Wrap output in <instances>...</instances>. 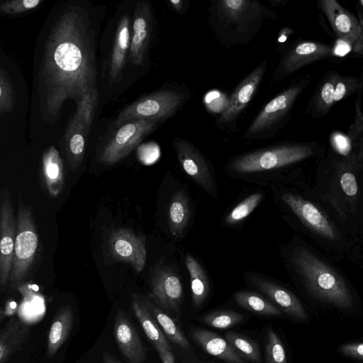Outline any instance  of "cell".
<instances>
[{
	"mask_svg": "<svg viewBox=\"0 0 363 363\" xmlns=\"http://www.w3.org/2000/svg\"><path fill=\"white\" fill-rule=\"evenodd\" d=\"M98 11L85 1L60 2L51 11L35 48L33 72L42 118L55 123L65 101L98 91Z\"/></svg>",
	"mask_w": 363,
	"mask_h": 363,
	"instance_id": "1",
	"label": "cell"
},
{
	"mask_svg": "<svg viewBox=\"0 0 363 363\" xmlns=\"http://www.w3.org/2000/svg\"><path fill=\"white\" fill-rule=\"evenodd\" d=\"M294 262L309 290L320 299L340 308L353 306L344 280L330 266L305 249H298Z\"/></svg>",
	"mask_w": 363,
	"mask_h": 363,
	"instance_id": "2",
	"label": "cell"
},
{
	"mask_svg": "<svg viewBox=\"0 0 363 363\" xmlns=\"http://www.w3.org/2000/svg\"><path fill=\"white\" fill-rule=\"evenodd\" d=\"M16 237L9 281L16 287L28 277L38 247V235L32 210L19 196Z\"/></svg>",
	"mask_w": 363,
	"mask_h": 363,
	"instance_id": "3",
	"label": "cell"
},
{
	"mask_svg": "<svg viewBox=\"0 0 363 363\" xmlns=\"http://www.w3.org/2000/svg\"><path fill=\"white\" fill-rule=\"evenodd\" d=\"M313 154L311 146L303 144L279 145L242 155L230 164V169L240 174H250L283 167Z\"/></svg>",
	"mask_w": 363,
	"mask_h": 363,
	"instance_id": "4",
	"label": "cell"
},
{
	"mask_svg": "<svg viewBox=\"0 0 363 363\" xmlns=\"http://www.w3.org/2000/svg\"><path fill=\"white\" fill-rule=\"evenodd\" d=\"M186 99L182 91L165 89L145 96L123 108L114 122L117 128L138 119H153L160 122L172 116Z\"/></svg>",
	"mask_w": 363,
	"mask_h": 363,
	"instance_id": "5",
	"label": "cell"
},
{
	"mask_svg": "<svg viewBox=\"0 0 363 363\" xmlns=\"http://www.w3.org/2000/svg\"><path fill=\"white\" fill-rule=\"evenodd\" d=\"M98 99V91H96L77 101L76 112L65 129L64 149L72 170H76L83 160Z\"/></svg>",
	"mask_w": 363,
	"mask_h": 363,
	"instance_id": "6",
	"label": "cell"
},
{
	"mask_svg": "<svg viewBox=\"0 0 363 363\" xmlns=\"http://www.w3.org/2000/svg\"><path fill=\"white\" fill-rule=\"evenodd\" d=\"M153 119H138L116 128L99 152V160L113 164L126 157L142 140L160 124Z\"/></svg>",
	"mask_w": 363,
	"mask_h": 363,
	"instance_id": "7",
	"label": "cell"
},
{
	"mask_svg": "<svg viewBox=\"0 0 363 363\" xmlns=\"http://www.w3.org/2000/svg\"><path fill=\"white\" fill-rule=\"evenodd\" d=\"M305 86V82H298L269 101L254 119L245 138L263 139L271 137L286 118L296 99Z\"/></svg>",
	"mask_w": 363,
	"mask_h": 363,
	"instance_id": "8",
	"label": "cell"
},
{
	"mask_svg": "<svg viewBox=\"0 0 363 363\" xmlns=\"http://www.w3.org/2000/svg\"><path fill=\"white\" fill-rule=\"evenodd\" d=\"M16 219L10 193L7 188L1 191L0 199V286L9 281L16 237Z\"/></svg>",
	"mask_w": 363,
	"mask_h": 363,
	"instance_id": "9",
	"label": "cell"
},
{
	"mask_svg": "<svg viewBox=\"0 0 363 363\" xmlns=\"http://www.w3.org/2000/svg\"><path fill=\"white\" fill-rule=\"evenodd\" d=\"M150 298L164 311H177L183 296V287L178 275L169 267L157 264L149 280Z\"/></svg>",
	"mask_w": 363,
	"mask_h": 363,
	"instance_id": "10",
	"label": "cell"
},
{
	"mask_svg": "<svg viewBox=\"0 0 363 363\" xmlns=\"http://www.w3.org/2000/svg\"><path fill=\"white\" fill-rule=\"evenodd\" d=\"M173 145L178 161L185 173L206 192L215 196V180L200 150L191 142L178 137L174 139Z\"/></svg>",
	"mask_w": 363,
	"mask_h": 363,
	"instance_id": "11",
	"label": "cell"
},
{
	"mask_svg": "<svg viewBox=\"0 0 363 363\" xmlns=\"http://www.w3.org/2000/svg\"><path fill=\"white\" fill-rule=\"evenodd\" d=\"M320 6L340 40L350 43L352 50L363 52V26L335 0H322Z\"/></svg>",
	"mask_w": 363,
	"mask_h": 363,
	"instance_id": "12",
	"label": "cell"
},
{
	"mask_svg": "<svg viewBox=\"0 0 363 363\" xmlns=\"http://www.w3.org/2000/svg\"><path fill=\"white\" fill-rule=\"evenodd\" d=\"M153 16L150 3L140 1L133 13L132 31L129 52L130 62L136 65H144L152 31Z\"/></svg>",
	"mask_w": 363,
	"mask_h": 363,
	"instance_id": "13",
	"label": "cell"
},
{
	"mask_svg": "<svg viewBox=\"0 0 363 363\" xmlns=\"http://www.w3.org/2000/svg\"><path fill=\"white\" fill-rule=\"evenodd\" d=\"M109 247L116 259L131 265L136 272L143 270L147 259L145 237L130 230L119 228L111 235Z\"/></svg>",
	"mask_w": 363,
	"mask_h": 363,
	"instance_id": "14",
	"label": "cell"
},
{
	"mask_svg": "<svg viewBox=\"0 0 363 363\" xmlns=\"http://www.w3.org/2000/svg\"><path fill=\"white\" fill-rule=\"evenodd\" d=\"M266 68L267 62L264 61L238 84L218 118L219 125L225 126L235 122L256 93Z\"/></svg>",
	"mask_w": 363,
	"mask_h": 363,
	"instance_id": "15",
	"label": "cell"
},
{
	"mask_svg": "<svg viewBox=\"0 0 363 363\" xmlns=\"http://www.w3.org/2000/svg\"><path fill=\"white\" fill-rule=\"evenodd\" d=\"M333 49L316 42H302L293 47L274 73V80L282 79L303 67L330 56Z\"/></svg>",
	"mask_w": 363,
	"mask_h": 363,
	"instance_id": "16",
	"label": "cell"
},
{
	"mask_svg": "<svg viewBox=\"0 0 363 363\" xmlns=\"http://www.w3.org/2000/svg\"><path fill=\"white\" fill-rule=\"evenodd\" d=\"M132 20L128 13H123L119 18L109 56L108 57L107 77L110 83L118 81L129 56Z\"/></svg>",
	"mask_w": 363,
	"mask_h": 363,
	"instance_id": "17",
	"label": "cell"
},
{
	"mask_svg": "<svg viewBox=\"0 0 363 363\" xmlns=\"http://www.w3.org/2000/svg\"><path fill=\"white\" fill-rule=\"evenodd\" d=\"M263 9L264 7L255 1L220 0L217 2L220 21L240 33L246 32L252 23L258 21Z\"/></svg>",
	"mask_w": 363,
	"mask_h": 363,
	"instance_id": "18",
	"label": "cell"
},
{
	"mask_svg": "<svg viewBox=\"0 0 363 363\" xmlns=\"http://www.w3.org/2000/svg\"><path fill=\"white\" fill-rule=\"evenodd\" d=\"M282 199L293 213L310 229L321 236L335 240L337 232L326 216L313 203L303 198L286 193Z\"/></svg>",
	"mask_w": 363,
	"mask_h": 363,
	"instance_id": "19",
	"label": "cell"
},
{
	"mask_svg": "<svg viewBox=\"0 0 363 363\" xmlns=\"http://www.w3.org/2000/svg\"><path fill=\"white\" fill-rule=\"evenodd\" d=\"M113 333L123 356L129 363H144L146 351L134 325L125 311L118 309L115 315Z\"/></svg>",
	"mask_w": 363,
	"mask_h": 363,
	"instance_id": "20",
	"label": "cell"
},
{
	"mask_svg": "<svg viewBox=\"0 0 363 363\" xmlns=\"http://www.w3.org/2000/svg\"><path fill=\"white\" fill-rule=\"evenodd\" d=\"M251 282L273 301L281 311L300 320L307 319V314L299 300L285 288L257 277H252Z\"/></svg>",
	"mask_w": 363,
	"mask_h": 363,
	"instance_id": "21",
	"label": "cell"
},
{
	"mask_svg": "<svg viewBox=\"0 0 363 363\" xmlns=\"http://www.w3.org/2000/svg\"><path fill=\"white\" fill-rule=\"evenodd\" d=\"M191 337L207 353L228 363H245L230 342L217 333L204 329L195 328Z\"/></svg>",
	"mask_w": 363,
	"mask_h": 363,
	"instance_id": "22",
	"label": "cell"
},
{
	"mask_svg": "<svg viewBox=\"0 0 363 363\" xmlns=\"http://www.w3.org/2000/svg\"><path fill=\"white\" fill-rule=\"evenodd\" d=\"M30 331V325L18 318L6 322L0 333V363H7L22 347Z\"/></svg>",
	"mask_w": 363,
	"mask_h": 363,
	"instance_id": "23",
	"label": "cell"
},
{
	"mask_svg": "<svg viewBox=\"0 0 363 363\" xmlns=\"http://www.w3.org/2000/svg\"><path fill=\"white\" fill-rule=\"evenodd\" d=\"M42 170L44 183L49 195L57 197L62 191L64 184V165L58 150L48 147L42 157Z\"/></svg>",
	"mask_w": 363,
	"mask_h": 363,
	"instance_id": "24",
	"label": "cell"
},
{
	"mask_svg": "<svg viewBox=\"0 0 363 363\" xmlns=\"http://www.w3.org/2000/svg\"><path fill=\"white\" fill-rule=\"evenodd\" d=\"M132 308L145 335L152 343L156 350L158 351L163 348L170 349L169 344L163 331L146 306L142 296L133 295Z\"/></svg>",
	"mask_w": 363,
	"mask_h": 363,
	"instance_id": "25",
	"label": "cell"
},
{
	"mask_svg": "<svg viewBox=\"0 0 363 363\" xmlns=\"http://www.w3.org/2000/svg\"><path fill=\"white\" fill-rule=\"evenodd\" d=\"M73 321V311L69 306L61 307L55 313L48 337V357H52L67 340L72 328Z\"/></svg>",
	"mask_w": 363,
	"mask_h": 363,
	"instance_id": "26",
	"label": "cell"
},
{
	"mask_svg": "<svg viewBox=\"0 0 363 363\" xmlns=\"http://www.w3.org/2000/svg\"><path fill=\"white\" fill-rule=\"evenodd\" d=\"M191 210L189 199L182 190L177 191L172 196L167 209L168 225L171 233L179 237L187 226Z\"/></svg>",
	"mask_w": 363,
	"mask_h": 363,
	"instance_id": "27",
	"label": "cell"
},
{
	"mask_svg": "<svg viewBox=\"0 0 363 363\" xmlns=\"http://www.w3.org/2000/svg\"><path fill=\"white\" fill-rule=\"evenodd\" d=\"M185 263L191 279L192 301L199 307L208 296L209 281L203 268L191 255H186Z\"/></svg>",
	"mask_w": 363,
	"mask_h": 363,
	"instance_id": "28",
	"label": "cell"
},
{
	"mask_svg": "<svg viewBox=\"0 0 363 363\" xmlns=\"http://www.w3.org/2000/svg\"><path fill=\"white\" fill-rule=\"evenodd\" d=\"M146 306L157 320L163 333L167 337L184 350H189L190 345L180 328L164 311L157 306L150 297L143 296Z\"/></svg>",
	"mask_w": 363,
	"mask_h": 363,
	"instance_id": "29",
	"label": "cell"
},
{
	"mask_svg": "<svg viewBox=\"0 0 363 363\" xmlns=\"http://www.w3.org/2000/svg\"><path fill=\"white\" fill-rule=\"evenodd\" d=\"M235 302L242 308L264 315H280L281 311L259 294L250 291H238L234 294Z\"/></svg>",
	"mask_w": 363,
	"mask_h": 363,
	"instance_id": "30",
	"label": "cell"
},
{
	"mask_svg": "<svg viewBox=\"0 0 363 363\" xmlns=\"http://www.w3.org/2000/svg\"><path fill=\"white\" fill-rule=\"evenodd\" d=\"M225 339L242 359L253 363H261L260 351L255 342L235 332L227 333Z\"/></svg>",
	"mask_w": 363,
	"mask_h": 363,
	"instance_id": "31",
	"label": "cell"
},
{
	"mask_svg": "<svg viewBox=\"0 0 363 363\" xmlns=\"http://www.w3.org/2000/svg\"><path fill=\"white\" fill-rule=\"evenodd\" d=\"M262 198L263 194L257 192L242 200L226 216L225 223L235 225L246 218L258 206Z\"/></svg>",
	"mask_w": 363,
	"mask_h": 363,
	"instance_id": "32",
	"label": "cell"
},
{
	"mask_svg": "<svg viewBox=\"0 0 363 363\" xmlns=\"http://www.w3.org/2000/svg\"><path fill=\"white\" fill-rule=\"evenodd\" d=\"M243 319L242 315L233 311H218L210 313L202 318L208 325L218 329H228Z\"/></svg>",
	"mask_w": 363,
	"mask_h": 363,
	"instance_id": "33",
	"label": "cell"
},
{
	"mask_svg": "<svg viewBox=\"0 0 363 363\" xmlns=\"http://www.w3.org/2000/svg\"><path fill=\"white\" fill-rule=\"evenodd\" d=\"M338 76L337 73L329 74L320 86L316 100L318 111L325 113L334 104L335 88Z\"/></svg>",
	"mask_w": 363,
	"mask_h": 363,
	"instance_id": "34",
	"label": "cell"
},
{
	"mask_svg": "<svg viewBox=\"0 0 363 363\" xmlns=\"http://www.w3.org/2000/svg\"><path fill=\"white\" fill-rule=\"evenodd\" d=\"M265 354L267 363H287L283 344L277 333L272 329L267 331Z\"/></svg>",
	"mask_w": 363,
	"mask_h": 363,
	"instance_id": "35",
	"label": "cell"
},
{
	"mask_svg": "<svg viewBox=\"0 0 363 363\" xmlns=\"http://www.w3.org/2000/svg\"><path fill=\"white\" fill-rule=\"evenodd\" d=\"M43 0H11L1 4L0 11L6 15L23 13L37 8Z\"/></svg>",
	"mask_w": 363,
	"mask_h": 363,
	"instance_id": "36",
	"label": "cell"
},
{
	"mask_svg": "<svg viewBox=\"0 0 363 363\" xmlns=\"http://www.w3.org/2000/svg\"><path fill=\"white\" fill-rule=\"evenodd\" d=\"M13 104V90L11 82L3 68L0 70V112L11 110Z\"/></svg>",
	"mask_w": 363,
	"mask_h": 363,
	"instance_id": "37",
	"label": "cell"
},
{
	"mask_svg": "<svg viewBox=\"0 0 363 363\" xmlns=\"http://www.w3.org/2000/svg\"><path fill=\"white\" fill-rule=\"evenodd\" d=\"M359 86L358 79L351 77L338 76L335 88L334 103L337 102Z\"/></svg>",
	"mask_w": 363,
	"mask_h": 363,
	"instance_id": "38",
	"label": "cell"
},
{
	"mask_svg": "<svg viewBox=\"0 0 363 363\" xmlns=\"http://www.w3.org/2000/svg\"><path fill=\"white\" fill-rule=\"evenodd\" d=\"M340 186L342 191L348 196H354L357 194V182L352 172H345L341 175Z\"/></svg>",
	"mask_w": 363,
	"mask_h": 363,
	"instance_id": "39",
	"label": "cell"
},
{
	"mask_svg": "<svg viewBox=\"0 0 363 363\" xmlns=\"http://www.w3.org/2000/svg\"><path fill=\"white\" fill-rule=\"evenodd\" d=\"M340 353L350 358L363 360V342L344 344L339 347Z\"/></svg>",
	"mask_w": 363,
	"mask_h": 363,
	"instance_id": "40",
	"label": "cell"
},
{
	"mask_svg": "<svg viewBox=\"0 0 363 363\" xmlns=\"http://www.w3.org/2000/svg\"><path fill=\"white\" fill-rule=\"evenodd\" d=\"M163 363H175L171 349L163 348L157 351Z\"/></svg>",
	"mask_w": 363,
	"mask_h": 363,
	"instance_id": "41",
	"label": "cell"
},
{
	"mask_svg": "<svg viewBox=\"0 0 363 363\" xmlns=\"http://www.w3.org/2000/svg\"><path fill=\"white\" fill-rule=\"evenodd\" d=\"M169 3L173 9L181 14L184 11V1L182 0H169Z\"/></svg>",
	"mask_w": 363,
	"mask_h": 363,
	"instance_id": "42",
	"label": "cell"
},
{
	"mask_svg": "<svg viewBox=\"0 0 363 363\" xmlns=\"http://www.w3.org/2000/svg\"><path fill=\"white\" fill-rule=\"evenodd\" d=\"M102 359L104 363H122L116 356L107 352H104Z\"/></svg>",
	"mask_w": 363,
	"mask_h": 363,
	"instance_id": "43",
	"label": "cell"
},
{
	"mask_svg": "<svg viewBox=\"0 0 363 363\" xmlns=\"http://www.w3.org/2000/svg\"><path fill=\"white\" fill-rule=\"evenodd\" d=\"M292 33V30L289 28H284L279 33L278 40L279 42H283L287 39L289 35Z\"/></svg>",
	"mask_w": 363,
	"mask_h": 363,
	"instance_id": "44",
	"label": "cell"
},
{
	"mask_svg": "<svg viewBox=\"0 0 363 363\" xmlns=\"http://www.w3.org/2000/svg\"><path fill=\"white\" fill-rule=\"evenodd\" d=\"M269 2H270V4L273 6H280L281 4V3H284V0H270V1H269Z\"/></svg>",
	"mask_w": 363,
	"mask_h": 363,
	"instance_id": "45",
	"label": "cell"
},
{
	"mask_svg": "<svg viewBox=\"0 0 363 363\" xmlns=\"http://www.w3.org/2000/svg\"><path fill=\"white\" fill-rule=\"evenodd\" d=\"M359 3H360V4L362 5V6L363 7V0H360V1H359Z\"/></svg>",
	"mask_w": 363,
	"mask_h": 363,
	"instance_id": "46",
	"label": "cell"
}]
</instances>
